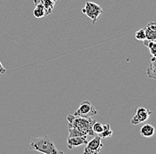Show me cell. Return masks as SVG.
Masks as SVG:
<instances>
[{
  "mask_svg": "<svg viewBox=\"0 0 156 154\" xmlns=\"http://www.w3.org/2000/svg\"><path fill=\"white\" fill-rule=\"evenodd\" d=\"M29 150L37 151L44 154H63V152L57 150L52 139L48 135L33 138L29 144Z\"/></svg>",
  "mask_w": 156,
  "mask_h": 154,
  "instance_id": "1",
  "label": "cell"
},
{
  "mask_svg": "<svg viewBox=\"0 0 156 154\" xmlns=\"http://www.w3.org/2000/svg\"><path fill=\"white\" fill-rule=\"evenodd\" d=\"M67 120L68 122V125L73 127H76L80 130L84 131L88 135L94 136L96 134L92 130V126L96 122L91 117L90 118H83V117H79V116L68 115L67 117Z\"/></svg>",
  "mask_w": 156,
  "mask_h": 154,
  "instance_id": "2",
  "label": "cell"
},
{
  "mask_svg": "<svg viewBox=\"0 0 156 154\" xmlns=\"http://www.w3.org/2000/svg\"><path fill=\"white\" fill-rule=\"evenodd\" d=\"M82 12L83 13L86 14L90 19L92 20L93 23H95L98 16L103 13V9L96 3L88 1L85 3V6L82 9Z\"/></svg>",
  "mask_w": 156,
  "mask_h": 154,
  "instance_id": "3",
  "label": "cell"
},
{
  "mask_svg": "<svg viewBox=\"0 0 156 154\" xmlns=\"http://www.w3.org/2000/svg\"><path fill=\"white\" fill-rule=\"evenodd\" d=\"M97 109L91 104L90 101H83V103H81L77 110L74 112V115L83 118H90L97 115Z\"/></svg>",
  "mask_w": 156,
  "mask_h": 154,
  "instance_id": "4",
  "label": "cell"
},
{
  "mask_svg": "<svg viewBox=\"0 0 156 154\" xmlns=\"http://www.w3.org/2000/svg\"><path fill=\"white\" fill-rule=\"evenodd\" d=\"M102 138L98 135H94L93 139L86 144V147L83 150V154H98L103 148Z\"/></svg>",
  "mask_w": 156,
  "mask_h": 154,
  "instance_id": "5",
  "label": "cell"
},
{
  "mask_svg": "<svg viewBox=\"0 0 156 154\" xmlns=\"http://www.w3.org/2000/svg\"><path fill=\"white\" fill-rule=\"evenodd\" d=\"M151 115H152V111H149L148 109H146L144 107H137L136 114L131 119V124L137 125L142 122H145L149 118V117Z\"/></svg>",
  "mask_w": 156,
  "mask_h": 154,
  "instance_id": "6",
  "label": "cell"
},
{
  "mask_svg": "<svg viewBox=\"0 0 156 154\" xmlns=\"http://www.w3.org/2000/svg\"><path fill=\"white\" fill-rule=\"evenodd\" d=\"M88 135H83V136H75V137H68L67 141V147L69 150H72L76 147L81 146V145H86L88 143Z\"/></svg>",
  "mask_w": 156,
  "mask_h": 154,
  "instance_id": "7",
  "label": "cell"
},
{
  "mask_svg": "<svg viewBox=\"0 0 156 154\" xmlns=\"http://www.w3.org/2000/svg\"><path fill=\"white\" fill-rule=\"evenodd\" d=\"M33 2H34L35 5H37V4L42 5L44 6V8L45 14L49 15L53 12L56 1L55 0H34Z\"/></svg>",
  "mask_w": 156,
  "mask_h": 154,
  "instance_id": "8",
  "label": "cell"
},
{
  "mask_svg": "<svg viewBox=\"0 0 156 154\" xmlns=\"http://www.w3.org/2000/svg\"><path fill=\"white\" fill-rule=\"evenodd\" d=\"M146 39L151 41H156V21L149 22L145 28Z\"/></svg>",
  "mask_w": 156,
  "mask_h": 154,
  "instance_id": "9",
  "label": "cell"
},
{
  "mask_svg": "<svg viewBox=\"0 0 156 154\" xmlns=\"http://www.w3.org/2000/svg\"><path fill=\"white\" fill-rule=\"evenodd\" d=\"M154 133H155L154 126L150 124L142 126V127L140 128V135L144 137H151L154 135Z\"/></svg>",
  "mask_w": 156,
  "mask_h": 154,
  "instance_id": "10",
  "label": "cell"
},
{
  "mask_svg": "<svg viewBox=\"0 0 156 154\" xmlns=\"http://www.w3.org/2000/svg\"><path fill=\"white\" fill-rule=\"evenodd\" d=\"M146 75L149 78L156 79V58L152 57L151 62L146 69Z\"/></svg>",
  "mask_w": 156,
  "mask_h": 154,
  "instance_id": "11",
  "label": "cell"
},
{
  "mask_svg": "<svg viewBox=\"0 0 156 154\" xmlns=\"http://www.w3.org/2000/svg\"><path fill=\"white\" fill-rule=\"evenodd\" d=\"M68 137H75V136H83V135H88L84 131L80 130L76 127H73L68 126Z\"/></svg>",
  "mask_w": 156,
  "mask_h": 154,
  "instance_id": "12",
  "label": "cell"
},
{
  "mask_svg": "<svg viewBox=\"0 0 156 154\" xmlns=\"http://www.w3.org/2000/svg\"><path fill=\"white\" fill-rule=\"evenodd\" d=\"M144 45L149 49L150 54H152V57L156 58V41L151 40H144Z\"/></svg>",
  "mask_w": 156,
  "mask_h": 154,
  "instance_id": "13",
  "label": "cell"
},
{
  "mask_svg": "<svg viewBox=\"0 0 156 154\" xmlns=\"http://www.w3.org/2000/svg\"><path fill=\"white\" fill-rule=\"evenodd\" d=\"M33 14L37 19H41V18H43V17H44L46 15L44 6L42 5H40V4L36 5V8L33 11Z\"/></svg>",
  "mask_w": 156,
  "mask_h": 154,
  "instance_id": "14",
  "label": "cell"
},
{
  "mask_svg": "<svg viewBox=\"0 0 156 154\" xmlns=\"http://www.w3.org/2000/svg\"><path fill=\"white\" fill-rule=\"evenodd\" d=\"M103 132L99 134V136L101 138H107V137H110L113 135V130L111 129L110 127V125L109 124H107V125H103Z\"/></svg>",
  "mask_w": 156,
  "mask_h": 154,
  "instance_id": "15",
  "label": "cell"
},
{
  "mask_svg": "<svg viewBox=\"0 0 156 154\" xmlns=\"http://www.w3.org/2000/svg\"><path fill=\"white\" fill-rule=\"evenodd\" d=\"M135 38L138 41H144V40H146V32H145V29H140L139 30L136 31L135 32Z\"/></svg>",
  "mask_w": 156,
  "mask_h": 154,
  "instance_id": "16",
  "label": "cell"
},
{
  "mask_svg": "<svg viewBox=\"0 0 156 154\" xmlns=\"http://www.w3.org/2000/svg\"><path fill=\"white\" fill-rule=\"evenodd\" d=\"M103 125L101 124V123H99V122H95L93 126H92V130H93V132L96 134V135H99L100 133H102L103 132Z\"/></svg>",
  "mask_w": 156,
  "mask_h": 154,
  "instance_id": "17",
  "label": "cell"
},
{
  "mask_svg": "<svg viewBox=\"0 0 156 154\" xmlns=\"http://www.w3.org/2000/svg\"><path fill=\"white\" fill-rule=\"evenodd\" d=\"M6 73V69H5V67L2 65V63H1V62H0V74L1 75H4V74H5Z\"/></svg>",
  "mask_w": 156,
  "mask_h": 154,
  "instance_id": "18",
  "label": "cell"
},
{
  "mask_svg": "<svg viewBox=\"0 0 156 154\" xmlns=\"http://www.w3.org/2000/svg\"><path fill=\"white\" fill-rule=\"evenodd\" d=\"M55 1H58V0H55Z\"/></svg>",
  "mask_w": 156,
  "mask_h": 154,
  "instance_id": "19",
  "label": "cell"
}]
</instances>
